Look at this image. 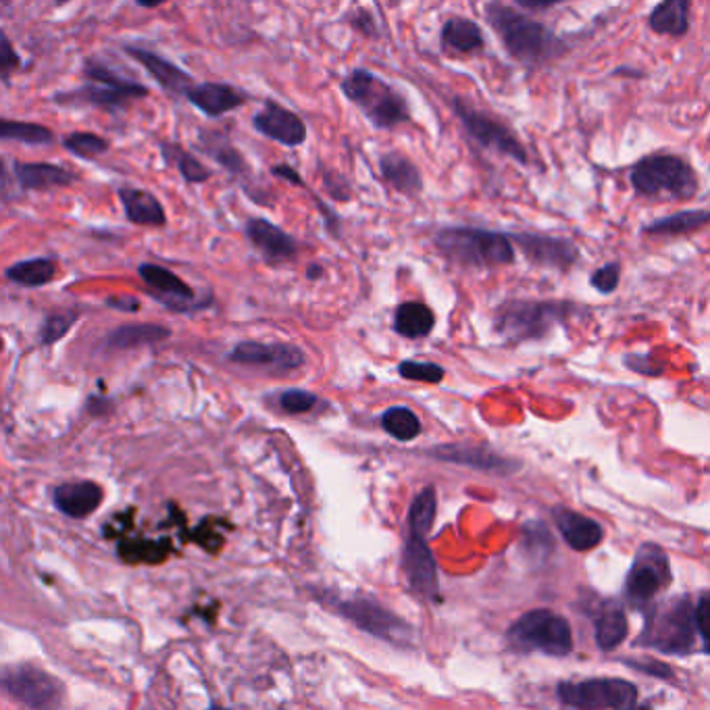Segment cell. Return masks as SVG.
<instances>
[{
	"label": "cell",
	"instance_id": "1",
	"mask_svg": "<svg viewBox=\"0 0 710 710\" xmlns=\"http://www.w3.org/2000/svg\"><path fill=\"white\" fill-rule=\"evenodd\" d=\"M488 21L509 53L525 65H544L567 53V44L546 25L531 21L511 7L492 3L486 9Z\"/></svg>",
	"mask_w": 710,
	"mask_h": 710
},
{
	"label": "cell",
	"instance_id": "2",
	"mask_svg": "<svg viewBox=\"0 0 710 710\" xmlns=\"http://www.w3.org/2000/svg\"><path fill=\"white\" fill-rule=\"evenodd\" d=\"M646 623L636 640L638 648H652L671 656H688L696 642V604L683 594L663 602H654L644 611Z\"/></svg>",
	"mask_w": 710,
	"mask_h": 710
},
{
	"label": "cell",
	"instance_id": "3",
	"mask_svg": "<svg viewBox=\"0 0 710 710\" xmlns=\"http://www.w3.org/2000/svg\"><path fill=\"white\" fill-rule=\"evenodd\" d=\"M340 90L377 130H392L411 121L407 98L369 69H352L342 80Z\"/></svg>",
	"mask_w": 710,
	"mask_h": 710
},
{
	"label": "cell",
	"instance_id": "4",
	"mask_svg": "<svg viewBox=\"0 0 710 710\" xmlns=\"http://www.w3.org/2000/svg\"><path fill=\"white\" fill-rule=\"evenodd\" d=\"M434 242L448 261L463 267H500L515 261L509 236L479 227H444Z\"/></svg>",
	"mask_w": 710,
	"mask_h": 710
},
{
	"label": "cell",
	"instance_id": "5",
	"mask_svg": "<svg viewBox=\"0 0 710 710\" xmlns=\"http://www.w3.org/2000/svg\"><path fill=\"white\" fill-rule=\"evenodd\" d=\"M577 309L571 302L552 300H511L498 311L494 327L496 332L513 344L540 340L552 327L565 323Z\"/></svg>",
	"mask_w": 710,
	"mask_h": 710
},
{
	"label": "cell",
	"instance_id": "6",
	"mask_svg": "<svg viewBox=\"0 0 710 710\" xmlns=\"http://www.w3.org/2000/svg\"><path fill=\"white\" fill-rule=\"evenodd\" d=\"M506 642L519 654L542 652L548 656H567L573 652V631L563 615L552 613L550 608H536L509 627Z\"/></svg>",
	"mask_w": 710,
	"mask_h": 710
},
{
	"label": "cell",
	"instance_id": "7",
	"mask_svg": "<svg viewBox=\"0 0 710 710\" xmlns=\"http://www.w3.org/2000/svg\"><path fill=\"white\" fill-rule=\"evenodd\" d=\"M671 581L673 571L667 552L656 544H642L625 575L623 598L642 613L656 602L658 594L671 586Z\"/></svg>",
	"mask_w": 710,
	"mask_h": 710
},
{
	"label": "cell",
	"instance_id": "8",
	"mask_svg": "<svg viewBox=\"0 0 710 710\" xmlns=\"http://www.w3.org/2000/svg\"><path fill=\"white\" fill-rule=\"evenodd\" d=\"M631 184L644 196H673L688 200L698 192L694 169L673 155H652L642 159L631 171Z\"/></svg>",
	"mask_w": 710,
	"mask_h": 710
},
{
	"label": "cell",
	"instance_id": "9",
	"mask_svg": "<svg viewBox=\"0 0 710 710\" xmlns=\"http://www.w3.org/2000/svg\"><path fill=\"white\" fill-rule=\"evenodd\" d=\"M556 696L565 706L581 710H629L638 706V688L631 681L615 677L561 681L556 686Z\"/></svg>",
	"mask_w": 710,
	"mask_h": 710
},
{
	"label": "cell",
	"instance_id": "10",
	"mask_svg": "<svg viewBox=\"0 0 710 710\" xmlns=\"http://www.w3.org/2000/svg\"><path fill=\"white\" fill-rule=\"evenodd\" d=\"M336 613L352 621L359 629L367 631L369 636L388 644L411 646L415 640L413 627L407 621L396 617L388 608L369 598L336 602Z\"/></svg>",
	"mask_w": 710,
	"mask_h": 710
},
{
	"label": "cell",
	"instance_id": "11",
	"mask_svg": "<svg viewBox=\"0 0 710 710\" xmlns=\"http://www.w3.org/2000/svg\"><path fill=\"white\" fill-rule=\"evenodd\" d=\"M3 690L28 708H53L63 702L61 681L34 665L7 667L3 671Z\"/></svg>",
	"mask_w": 710,
	"mask_h": 710
},
{
	"label": "cell",
	"instance_id": "12",
	"mask_svg": "<svg viewBox=\"0 0 710 710\" xmlns=\"http://www.w3.org/2000/svg\"><path fill=\"white\" fill-rule=\"evenodd\" d=\"M452 109L456 113V117L461 119L463 128L467 130V134L479 144L488 150L498 152V155L509 157L521 165H527V150L525 146L515 138V134L502 125L500 121L488 117L486 113H481L473 107H469L463 98H454Z\"/></svg>",
	"mask_w": 710,
	"mask_h": 710
},
{
	"label": "cell",
	"instance_id": "13",
	"mask_svg": "<svg viewBox=\"0 0 710 710\" xmlns=\"http://www.w3.org/2000/svg\"><path fill=\"white\" fill-rule=\"evenodd\" d=\"M148 90H130V88H119L103 82H88L86 86H80L69 92H57L53 96V103L59 107H92V109H103V111H123L132 100L146 98Z\"/></svg>",
	"mask_w": 710,
	"mask_h": 710
},
{
	"label": "cell",
	"instance_id": "14",
	"mask_svg": "<svg viewBox=\"0 0 710 710\" xmlns=\"http://www.w3.org/2000/svg\"><path fill=\"white\" fill-rule=\"evenodd\" d=\"M142 282L148 286L150 296L159 300L163 307L171 309L173 313H190L202 307V302L198 300L196 292L177 277L173 271L161 267L144 263L138 269Z\"/></svg>",
	"mask_w": 710,
	"mask_h": 710
},
{
	"label": "cell",
	"instance_id": "15",
	"mask_svg": "<svg viewBox=\"0 0 710 710\" xmlns=\"http://www.w3.org/2000/svg\"><path fill=\"white\" fill-rule=\"evenodd\" d=\"M402 567L407 573L409 586L421 598L434 602L440 600V579H438V565L434 554L425 544L423 536L411 534L402 552Z\"/></svg>",
	"mask_w": 710,
	"mask_h": 710
},
{
	"label": "cell",
	"instance_id": "16",
	"mask_svg": "<svg viewBox=\"0 0 710 710\" xmlns=\"http://www.w3.org/2000/svg\"><path fill=\"white\" fill-rule=\"evenodd\" d=\"M252 128L261 136L288 148L304 144L309 136L304 119L280 103H275V100H265L263 109L252 117Z\"/></svg>",
	"mask_w": 710,
	"mask_h": 710
},
{
	"label": "cell",
	"instance_id": "17",
	"mask_svg": "<svg viewBox=\"0 0 710 710\" xmlns=\"http://www.w3.org/2000/svg\"><path fill=\"white\" fill-rule=\"evenodd\" d=\"M227 359L240 363L269 369L273 373H288L302 365L304 354L292 344H263V342H242L238 344Z\"/></svg>",
	"mask_w": 710,
	"mask_h": 710
},
{
	"label": "cell",
	"instance_id": "18",
	"mask_svg": "<svg viewBox=\"0 0 710 710\" xmlns=\"http://www.w3.org/2000/svg\"><path fill=\"white\" fill-rule=\"evenodd\" d=\"M513 240L521 246L525 257L540 267L569 269L579 257L577 246L565 238H552L540 234H517Z\"/></svg>",
	"mask_w": 710,
	"mask_h": 710
},
{
	"label": "cell",
	"instance_id": "19",
	"mask_svg": "<svg viewBox=\"0 0 710 710\" xmlns=\"http://www.w3.org/2000/svg\"><path fill=\"white\" fill-rule=\"evenodd\" d=\"M244 232L252 246H255L269 263H284L296 257L298 242L288 232H284L282 227H277L275 223L263 217H250L246 221Z\"/></svg>",
	"mask_w": 710,
	"mask_h": 710
},
{
	"label": "cell",
	"instance_id": "20",
	"mask_svg": "<svg viewBox=\"0 0 710 710\" xmlns=\"http://www.w3.org/2000/svg\"><path fill=\"white\" fill-rule=\"evenodd\" d=\"M125 53H128L130 59L138 61L146 69L150 78L173 96H186L188 90L196 84L190 73L171 63L169 59L161 57L159 53H155V50L140 48V46H125Z\"/></svg>",
	"mask_w": 710,
	"mask_h": 710
},
{
	"label": "cell",
	"instance_id": "21",
	"mask_svg": "<svg viewBox=\"0 0 710 710\" xmlns=\"http://www.w3.org/2000/svg\"><path fill=\"white\" fill-rule=\"evenodd\" d=\"M188 103L207 117H223L225 113L236 111L248 103V94L232 84L223 82H202L194 84L188 94Z\"/></svg>",
	"mask_w": 710,
	"mask_h": 710
},
{
	"label": "cell",
	"instance_id": "22",
	"mask_svg": "<svg viewBox=\"0 0 710 710\" xmlns=\"http://www.w3.org/2000/svg\"><path fill=\"white\" fill-rule=\"evenodd\" d=\"M431 456H436L440 461L467 465L477 471H488L496 475H511L521 469V463H513L511 459L496 454L486 446H440L436 450H429Z\"/></svg>",
	"mask_w": 710,
	"mask_h": 710
},
{
	"label": "cell",
	"instance_id": "23",
	"mask_svg": "<svg viewBox=\"0 0 710 710\" xmlns=\"http://www.w3.org/2000/svg\"><path fill=\"white\" fill-rule=\"evenodd\" d=\"M13 175L19 186L28 192H46L53 188H69L80 180L78 173H73L55 163H13Z\"/></svg>",
	"mask_w": 710,
	"mask_h": 710
},
{
	"label": "cell",
	"instance_id": "24",
	"mask_svg": "<svg viewBox=\"0 0 710 710\" xmlns=\"http://www.w3.org/2000/svg\"><path fill=\"white\" fill-rule=\"evenodd\" d=\"M105 494L103 488L94 481H75V484H63L55 488L53 500L57 509L71 517V519H84L90 517L100 502H103Z\"/></svg>",
	"mask_w": 710,
	"mask_h": 710
},
{
	"label": "cell",
	"instance_id": "25",
	"mask_svg": "<svg viewBox=\"0 0 710 710\" xmlns=\"http://www.w3.org/2000/svg\"><path fill=\"white\" fill-rule=\"evenodd\" d=\"M554 521L561 531L563 540L577 552L596 548L604 538V529L600 527V523L577 511L554 509Z\"/></svg>",
	"mask_w": 710,
	"mask_h": 710
},
{
	"label": "cell",
	"instance_id": "26",
	"mask_svg": "<svg viewBox=\"0 0 710 710\" xmlns=\"http://www.w3.org/2000/svg\"><path fill=\"white\" fill-rule=\"evenodd\" d=\"M117 196L123 205L125 217L134 225L146 227H163L167 223V213L163 202L148 190H140L134 186H121Z\"/></svg>",
	"mask_w": 710,
	"mask_h": 710
},
{
	"label": "cell",
	"instance_id": "27",
	"mask_svg": "<svg viewBox=\"0 0 710 710\" xmlns=\"http://www.w3.org/2000/svg\"><path fill=\"white\" fill-rule=\"evenodd\" d=\"M379 175L396 192L417 196L423 192V175L419 167L398 150H390L379 157Z\"/></svg>",
	"mask_w": 710,
	"mask_h": 710
},
{
	"label": "cell",
	"instance_id": "28",
	"mask_svg": "<svg viewBox=\"0 0 710 710\" xmlns=\"http://www.w3.org/2000/svg\"><path fill=\"white\" fill-rule=\"evenodd\" d=\"M198 148L205 152L207 157L217 161L227 173L234 177H250L252 167L244 159L242 152L232 144V140L221 132L215 130H200L198 132Z\"/></svg>",
	"mask_w": 710,
	"mask_h": 710
},
{
	"label": "cell",
	"instance_id": "29",
	"mask_svg": "<svg viewBox=\"0 0 710 710\" xmlns=\"http://www.w3.org/2000/svg\"><path fill=\"white\" fill-rule=\"evenodd\" d=\"M594 627H596V644L600 650L608 652L619 648L629 631L625 608L617 600H606L596 608L594 613Z\"/></svg>",
	"mask_w": 710,
	"mask_h": 710
},
{
	"label": "cell",
	"instance_id": "30",
	"mask_svg": "<svg viewBox=\"0 0 710 710\" xmlns=\"http://www.w3.org/2000/svg\"><path fill=\"white\" fill-rule=\"evenodd\" d=\"M442 46L450 53H475V50L484 48V32L479 25L465 17H452L444 23L442 28Z\"/></svg>",
	"mask_w": 710,
	"mask_h": 710
},
{
	"label": "cell",
	"instance_id": "31",
	"mask_svg": "<svg viewBox=\"0 0 710 710\" xmlns=\"http://www.w3.org/2000/svg\"><path fill=\"white\" fill-rule=\"evenodd\" d=\"M436 325V315L423 302H404L394 313V329L402 338H425Z\"/></svg>",
	"mask_w": 710,
	"mask_h": 710
},
{
	"label": "cell",
	"instance_id": "32",
	"mask_svg": "<svg viewBox=\"0 0 710 710\" xmlns=\"http://www.w3.org/2000/svg\"><path fill=\"white\" fill-rule=\"evenodd\" d=\"M690 5L692 0H663L650 13V28L656 34L683 36L690 30Z\"/></svg>",
	"mask_w": 710,
	"mask_h": 710
},
{
	"label": "cell",
	"instance_id": "33",
	"mask_svg": "<svg viewBox=\"0 0 710 710\" xmlns=\"http://www.w3.org/2000/svg\"><path fill=\"white\" fill-rule=\"evenodd\" d=\"M161 152L165 163L173 165L186 184H205L213 177V171L180 144L161 142Z\"/></svg>",
	"mask_w": 710,
	"mask_h": 710
},
{
	"label": "cell",
	"instance_id": "34",
	"mask_svg": "<svg viewBox=\"0 0 710 710\" xmlns=\"http://www.w3.org/2000/svg\"><path fill=\"white\" fill-rule=\"evenodd\" d=\"M7 280L23 286V288H40L55 280L57 275V263L55 259L48 257H38V259H28L19 261L7 269Z\"/></svg>",
	"mask_w": 710,
	"mask_h": 710
},
{
	"label": "cell",
	"instance_id": "35",
	"mask_svg": "<svg viewBox=\"0 0 710 710\" xmlns=\"http://www.w3.org/2000/svg\"><path fill=\"white\" fill-rule=\"evenodd\" d=\"M169 336H171V332L163 325H148V323L123 325L109 334L107 346L117 348V350H125V348H134V346L155 344V342L167 340Z\"/></svg>",
	"mask_w": 710,
	"mask_h": 710
},
{
	"label": "cell",
	"instance_id": "36",
	"mask_svg": "<svg viewBox=\"0 0 710 710\" xmlns=\"http://www.w3.org/2000/svg\"><path fill=\"white\" fill-rule=\"evenodd\" d=\"M710 223V211H681L663 219H656L644 227V234L652 236H679L688 234Z\"/></svg>",
	"mask_w": 710,
	"mask_h": 710
},
{
	"label": "cell",
	"instance_id": "37",
	"mask_svg": "<svg viewBox=\"0 0 710 710\" xmlns=\"http://www.w3.org/2000/svg\"><path fill=\"white\" fill-rule=\"evenodd\" d=\"M0 138L7 142H21L28 146H48L55 142V132L40 123L3 119L0 121Z\"/></svg>",
	"mask_w": 710,
	"mask_h": 710
},
{
	"label": "cell",
	"instance_id": "38",
	"mask_svg": "<svg viewBox=\"0 0 710 710\" xmlns=\"http://www.w3.org/2000/svg\"><path fill=\"white\" fill-rule=\"evenodd\" d=\"M436 511H438L436 490L434 488L421 490V494H417V498L411 504V511H409L411 534H417V536L425 538L431 531V527H434Z\"/></svg>",
	"mask_w": 710,
	"mask_h": 710
},
{
	"label": "cell",
	"instance_id": "39",
	"mask_svg": "<svg viewBox=\"0 0 710 710\" xmlns=\"http://www.w3.org/2000/svg\"><path fill=\"white\" fill-rule=\"evenodd\" d=\"M382 427L398 442H411L421 434V421L409 407H392L382 415Z\"/></svg>",
	"mask_w": 710,
	"mask_h": 710
},
{
	"label": "cell",
	"instance_id": "40",
	"mask_svg": "<svg viewBox=\"0 0 710 710\" xmlns=\"http://www.w3.org/2000/svg\"><path fill=\"white\" fill-rule=\"evenodd\" d=\"M63 148L67 152H71L73 157L84 159V161H94L98 157L107 155L111 144L107 138L98 136L94 132H73L63 138Z\"/></svg>",
	"mask_w": 710,
	"mask_h": 710
},
{
	"label": "cell",
	"instance_id": "41",
	"mask_svg": "<svg viewBox=\"0 0 710 710\" xmlns=\"http://www.w3.org/2000/svg\"><path fill=\"white\" fill-rule=\"evenodd\" d=\"M84 78L88 82H103V84H111V86H119V88H130V90H148L144 84L125 78V75L117 73L115 69H111L107 63H103L100 59H86L84 61Z\"/></svg>",
	"mask_w": 710,
	"mask_h": 710
},
{
	"label": "cell",
	"instance_id": "42",
	"mask_svg": "<svg viewBox=\"0 0 710 710\" xmlns=\"http://www.w3.org/2000/svg\"><path fill=\"white\" fill-rule=\"evenodd\" d=\"M525 536V550L529 554H534L536 559H546V556L554 550V540L548 534V529L544 523H527L523 529Z\"/></svg>",
	"mask_w": 710,
	"mask_h": 710
},
{
	"label": "cell",
	"instance_id": "43",
	"mask_svg": "<svg viewBox=\"0 0 710 710\" xmlns=\"http://www.w3.org/2000/svg\"><path fill=\"white\" fill-rule=\"evenodd\" d=\"M78 321V315L75 313H55V315H48L40 327V342L44 346L48 344H55L59 342L69 329L71 325Z\"/></svg>",
	"mask_w": 710,
	"mask_h": 710
},
{
	"label": "cell",
	"instance_id": "44",
	"mask_svg": "<svg viewBox=\"0 0 710 710\" xmlns=\"http://www.w3.org/2000/svg\"><path fill=\"white\" fill-rule=\"evenodd\" d=\"M398 373L404 379H413V382H425V384H440L444 379V369L436 363L404 361V363H400Z\"/></svg>",
	"mask_w": 710,
	"mask_h": 710
},
{
	"label": "cell",
	"instance_id": "45",
	"mask_svg": "<svg viewBox=\"0 0 710 710\" xmlns=\"http://www.w3.org/2000/svg\"><path fill=\"white\" fill-rule=\"evenodd\" d=\"M317 404V396L304 390H286L280 394V407L290 415L309 413Z\"/></svg>",
	"mask_w": 710,
	"mask_h": 710
},
{
	"label": "cell",
	"instance_id": "46",
	"mask_svg": "<svg viewBox=\"0 0 710 710\" xmlns=\"http://www.w3.org/2000/svg\"><path fill=\"white\" fill-rule=\"evenodd\" d=\"M344 21L350 25L354 32H359L365 38H377V34H379L373 13L367 11L365 7H354L352 11H348L344 15Z\"/></svg>",
	"mask_w": 710,
	"mask_h": 710
},
{
	"label": "cell",
	"instance_id": "47",
	"mask_svg": "<svg viewBox=\"0 0 710 710\" xmlns=\"http://www.w3.org/2000/svg\"><path fill=\"white\" fill-rule=\"evenodd\" d=\"M621 280V265L619 263H608L594 271L590 277V284L600 292V294H611L617 290Z\"/></svg>",
	"mask_w": 710,
	"mask_h": 710
},
{
	"label": "cell",
	"instance_id": "48",
	"mask_svg": "<svg viewBox=\"0 0 710 710\" xmlns=\"http://www.w3.org/2000/svg\"><path fill=\"white\" fill-rule=\"evenodd\" d=\"M321 177H323V186H325L327 194L332 196L334 200H340V202L350 200L352 192H350V184L344 175H340L334 169H323Z\"/></svg>",
	"mask_w": 710,
	"mask_h": 710
},
{
	"label": "cell",
	"instance_id": "49",
	"mask_svg": "<svg viewBox=\"0 0 710 710\" xmlns=\"http://www.w3.org/2000/svg\"><path fill=\"white\" fill-rule=\"evenodd\" d=\"M696 627L704 642L702 652L710 654V592H704L696 604Z\"/></svg>",
	"mask_w": 710,
	"mask_h": 710
},
{
	"label": "cell",
	"instance_id": "50",
	"mask_svg": "<svg viewBox=\"0 0 710 710\" xmlns=\"http://www.w3.org/2000/svg\"><path fill=\"white\" fill-rule=\"evenodd\" d=\"M0 36H3V38H0V40H3V46H0V73H3V82L9 84L11 73H15L19 69L21 59L15 53V48H13L11 40H9V36L5 32L0 34Z\"/></svg>",
	"mask_w": 710,
	"mask_h": 710
},
{
	"label": "cell",
	"instance_id": "51",
	"mask_svg": "<svg viewBox=\"0 0 710 710\" xmlns=\"http://www.w3.org/2000/svg\"><path fill=\"white\" fill-rule=\"evenodd\" d=\"M629 669L633 671H640V673H646L650 677H656V679H671L673 677V669L665 663H658V661H642V663H636V661H623Z\"/></svg>",
	"mask_w": 710,
	"mask_h": 710
},
{
	"label": "cell",
	"instance_id": "52",
	"mask_svg": "<svg viewBox=\"0 0 710 710\" xmlns=\"http://www.w3.org/2000/svg\"><path fill=\"white\" fill-rule=\"evenodd\" d=\"M271 173H273L275 177H280V180H286V182H290V184H294V186H298V188H309L307 182L302 180V175H300L292 165H288V163H277V165H273V167H271Z\"/></svg>",
	"mask_w": 710,
	"mask_h": 710
},
{
	"label": "cell",
	"instance_id": "53",
	"mask_svg": "<svg viewBox=\"0 0 710 710\" xmlns=\"http://www.w3.org/2000/svg\"><path fill=\"white\" fill-rule=\"evenodd\" d=\"M107 304L111 309L117 311H125V313H134L140 309V300L134 296H117V298H109Z\"/></svg>",
	"mask_w": 710,
	"mask_h": 710
},
{
	"label": "cell",
	"instance_id": "54",
	"mask_svg": "<svg viewBox=\"0 0 710 710\" xmlns=\"http://www.w3.org/2000/svg\"><path fill=\"white\" fill-rule=\"evenodd\" d=\"M517 3L527 9H548L559 3H565V0H517Z\"/></svg>",
	"mask_w": 710,
	"mask_h": 710
},
{
	"label": "cell",
	"instance_id": "55",
	"mask_svg": "<svg viewBox=\"0 0 710 710\" xmlns=\"http://www.w3.org/2000/svg\"><path fill=\"white\" fill-rule=\"evenodd\" d=\"M136 3L140 7H144V9H157V7L165 5V3H169V0H136Z\"/></svg>",
	"mask_w": 710,
	"mask_h": 710
},
{
	"label": "cell",
	"instance_id": "56",
	"mask_svg": "<svg viewBox=\"0 0 710 710\" xmlns=\"http://www.w3.org/2000/svg\"><path fill=\"white\" fill-rule=\"evenodd\" d=\"M323 275V267L321 265H311L309 271H307V277L309 280H319V277Z\"/></svg>",
	"mask_w": 710,
	"mask_h": 710
},
{
	"label": "cell",
	"instance_id": "57",
	"mask_svg": "<svg viewBox=\"0 0 710 710\" xmlns=\"http://www.w3.org/2000/svg\"><path fill=\"white\" fill-rule=\"evenodd\" d=\"M57 3H69V0H57Z\"/></svg>",
	"mask_w": 710,
	"mask_h": 710
},
{
	"label": "cell",
	"instance_id": "58",
	"mask_svg": "<svg viewBox=\"0 0 710 710\" xmlns=\"http://www.w3.org/2000/svg\"><path fill=\"white\" fill-rule=\"evenodd\" d=\"M3 3H5V5H7V0H3Z\"/></svg>",
	"mask_w": 710,
	"mask_h": 710
}]
</instances>
